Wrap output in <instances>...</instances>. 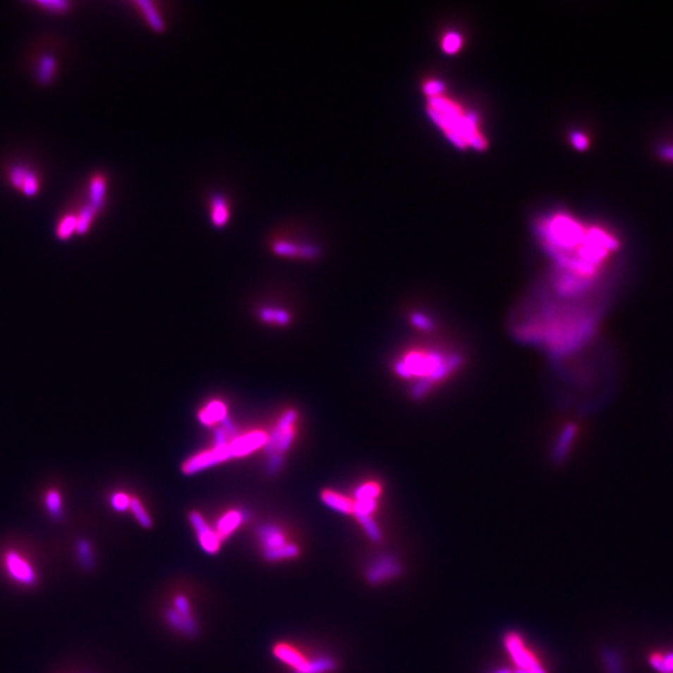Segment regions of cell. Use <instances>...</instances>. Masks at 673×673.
Instances as JSON below:
<instances>
[{
  "label": "cell",
  "instance_id": "obj_1",
  "mask_svg": "<svg viewBox=\"0 0 673 673\" xmlns=\"http://www.w3.org/2000/svg\"><path fill=\"white\" fill-rule=\"evenodd\" d=\"M461 359L458 353L444 354L439 351L411 349L396 360L394 372L401 380H414L411 396L419 399L428 396L434 385L447 380L459 368Z\"/></svg>",
  "mask_w": 673,
  "mask_h": 673
},
{
  "label": "cell",
  "instance_id": "obj_2",
  "mask_svg": "<svg viewBox=\"0 0 673 673\" xmlns=\"http://www.w3.org/2000/svg\"><path fill=\"white\" fill-rule=\"evenodd\" d=\"M428 111L448 139L460 149L468 146L478 150L485 147L486 140L479 131L478 118L473 112H465L440 95L429 97Z\"/></svg>",
  "mask_w": 673,
  "mask_h": 673
},
{
  "label": "cell",
  "instance_id": "obj_3",
  "mask_svg": "<svg viewBox=\"0 0 673 673\" xmlns=\"http://www.w3.org/2000/svg\"><path fill=\"white\" fill-rule=\"evenodd\" d=\"M279 230L269 242L271 251L274 255L284 258H301L305 261L315 260L321 256L320 245L303 237L291 235L289 227H282Z\"/></svg>",
  "mask_w": 673,
  "mask_h": 673
},
{
  "label": "cell",
  "instance_id": "obj_4",
  "mask_svg": "<svg viewBox=\"0 0 673 673\" xmlns=\"http://www.w3.org/2000/svg\"><path fill=\"white\" fill-rule=\"evenodd\" d=\"M505 648L516 666L513 673H547L518 633H509L505 637Z\"/></svg>",
  "mask_w": 673,
  "mask_h": 673
},
{
  "label": "cell",
  "instance_id": "obj_5",
  "mask_svg": "<svg viewBox=\"0 0 673 673\" xmlns=\"http://www.w3.org/2000/svg\"><path fill=\"white\" fill-rule=\"evenodd\" d=\"M3 566L13 581L23 586H34L37 581V571L32 564L16 551H6L3 556Z\"/></svg>",
  "mask_w": 673,
  "mask_h": 673
},
{
  "label": "cell",
  "instance_id": "obj_6",
  "mask_svg": "<svg viewBox=\"0 0 673 673\" xmlns=\"http://www.w3.org/2000/svg\"><path fill=\"white\" fill-rule=\"evenodd\" d=\"M231 459L230 448L226 447H214L211 450H205L198 454L193 455L183 463L182 471L186 475H193L207 468H212L214 465L224 463Z\"/></svg>",
  "mask_w": 673,
  "mask_h": 673
},
{
  "label": "cell",
  "instance_id": "obj_7",
  "mask_svg": "<svg viewBox=\"0 0 673 673\" xmlns=\"http://www.w3.org/2000/svg\"><path fill=\"white\" fill-rule=\"evenodd\" d=\"M232 201L230 196L216 191L207 198V214L210 224L216 230H224L232 221Z\"/></svg>",
  "mask_w": 673,
  "mask_h": 673
},
{
  "label": "cell",
  "instance_id": "obj_8",
  "mask_svg": "<svg viewBox=\"0 0 673 673\" xmlns=\"http://www.w3.org/2000/svg\"><path fill=\"white\" fill-rule=\"evenodd\" d=\"M190 523L198 536V545L203 552L209 555H214L219 552L222 545V540L219 538L214 528L210 526L201 514L193 511L190 514Z\"/></svg>",
  "mask_w": 673,
  "mask_h": 673
},
{
  "label": "cell",
  "instance_id": "obj_9",
  "mask_svg": "<svg viewBox=\"0 0 673 673\" xmlns=\"http://www.w3.org/2000/svg\"><path fill=\"white\" fill-rule=\"evenodd\" d=\"M134 6H136L141 18L144 19L145 24L150 28V30L160 35L169 30L170 27L169 18L166 16L165 8L162 3L140 0V1H135Z\"/></svg>",
  "mask_w": 673,
  "mask_h": 673
},
{
  "label": "cell",
  "instance_id": "obj_10",
  "mask_svg": "<svg viewBox=\"0 0 673 673\" xmlns=\"http://www.w3.org/2000/svg\"><path fill=\"white\" fill-rule=\"evenodd\" d=\"M267 442L268 434L262 430H253L250 433L236 437L229 444L231 459L243 458L246 455L251 454L253 451H256L257 449L266 447Z\"/></svg>",
  "mask_w": 673,
  "mask_h": 673
},
{
  "label": "cell",
  "instance_id": "obj_11",
  "mask_svg": "<svg viewBox=\"0 0 673 673\" xmlns=\"http://www.w3.org/2000/svg\"><path fill=\"white\" fill-rule=\"evenodd\" d=\"M401 566L396 557L383 555L377 557L367 569V578L370 583H383L401 575Z\"/></svg>",
  "mask_w": 673,
  "mask_h": 673
},
{
  "label": "cell",
  "instance_id": "obj_12",
  "mask_svg": "<svg viewBox=\"0 0 673 673\" xmlns=\"http://www.w3.org/2000/svg\"><path fill=\"white\" fill-rule=\"evenodd\" d=\"M251 519V513L247 511L245 509H234L224 513L221 518L217 520L214 530L217 531L221 540L229 539L231 535L235 533L236 530L242 526L243 523H247Z\"/></svg>",
  "mask_w": 673,
  "mask_h": 673
},
{
  "label": "cell",
  "instance_id": "obj_13",
  "mask_svg": "<svg viewBox=\"0 0 673 673\" xmlns=\"http://www.w3.org/2000/svg\"><path fill=\"white\" fill-rule=\"evenodd\" d=\"M258 539L262 546V552L276 550L287 544L286 535L282 529L274 523H263L258 528Z\"/></svg>",
  "mask_w": 673,
  "mask_h": 673
},
{
  "label": "cell",
  "instance_id": "obj_14",
  "mask_svg": "<svg viewBox=\"0 0 673 673\" xmlns=\"http://www.w3.org/2000/svg\"><path fill=\"white\" fill-rule=\"evenodd\" d=\"M273 655L278 661L292 668L293 673L301 672L308 663V658H305L297 648L287 643H278L273 647Z\"/></svg>",
  "mask_w": 673,
  "mask_h": 673
},
{
  "label": "cell",
  "instance_id": "obj_15",
  "mask_svg": "<svg viewBox=\"0 0 673 673\" xmlns=\"http://www.w3.org/2000/svg\"><path fill=\"white\" fill-rule=\"evenodd\" d=\"M165 619L172 629L180 631L185 635L195 636L198 633V624H196V621L193 616L186 617V616L178 614L174 609H167L165 611Z\"/></svg>",
  "mask_w": 673,
  "mask_h": 673
},
{
  "label": "cell",
  "instance_id": "obj_16",
  "mask_svg": "<svg viewBox=\"0 0 673 673\" xmlns=\"http://www.w3.org/2000/svg\"><path fill=\"white\" fill-rule=\"evenodd\" d=\"M227 416V408L222 401H210L207 406L198 413V420L206 427H212L216 423H221Z\"/></svg>",
  "mask_w": 673,
  "mask_h": 673
},
{
  "label": "cell",
  "instance_id": "obj_17",
  "mask_svg": "<svg viewBox=\"0 0 673 673\" xmlns=\"http://www.w3.org/2000/svg\"><path fill=\"white\" fill-rule=\"evenodd\" d=\"M107 178L102 175H97L91 178L90 191H89V198H90V205L92 209L97 210L100 212L105 202H107Z\"/></svg>",
  "mask_w": 673,
  "mask_h": 673
},
{
  "label": "cell",
  "instance_id": "obj_18",
  "mask_svg": "<svg viewBox=\"0 0 673 673\" xmlns=\"http://www.w3.org/2000/svg\"><path fill=\"white\" fill-rule=\"evenodd\" d=\"M322 502L328 507V508L334 510L336 513L353 514V500L349 497H344L339 492H333V490H326L322 492Z\"/></svg>",
  "mask_w": 673,
  "mask_h": 673
},
{
  "label": "cell",
  "instance_id": "obj_19",
  "mask_svg": "<svg viewBox=\"0 0 673 673\" xmlns=\"http://www.w3.org/2000/svg\"><path fill=\"white\" fill-rule=\"evenodd\" d=\"M647 660L653 671L657 673H673V648L651 652Z\"/></svg>",
  "mask_w": 673,
  "mask_h": 673
},
{
  "label": "cell",
  "instance_id": "obj_20",
  "mask_svg": "<svg viewBox=\"0 0 673 673\" xmlns=\"http://www.w3.org/2000/svg\"><path fill=\"white\" fill-rule=\"evenodd\" d=\"M56 73V60L53 55H43L37 66V80L43 85H49Z\"/></svg>",
  "mask_w": 673,
  "mask_h": 673
},
{
  "label": "cell",
  "instance_id": "obj_21",
  "mask_svg": "<svg viewBox=\"0 0 673 673\" xmlns=\"http://www.w3.org/2000/svg\"><path fill=\"white\" fill-rule=\"evenodd\" d=\"M577 428L576 425H574V424L567 425V427L562 430V433L560 434V438H559V442H557L555 447L556 459L561 460L564 459V458H566L567 453H569V450L571 449V445L572 443H574V440H575Z\"/></svg>",
  "mask_w": 673,
  "mask_h": 673
},
{
  "label": "cell",
  "instance_id": "obj_22",
  "mask_svg": "<svg viewBox=\"0 0 673 673\" xmlns=\"http://www.w3.org/2000/svg\"><path fill=\"white\" fill-rule=\"evenodd\" d=\"M336 662L329 656H317L308 660V663L301 672L296 673H328L336 668Z\"/></svg>",
  "mask_w": 673,
  "mask_h": 673
},
{
  "label": "cell",
  "instance_id": "obj_23",
  "mask_svg": "<svg viewBox=\"0 0 673 673\" xmlns=\"http://www.w3.org/2000/svg\"><path fill=\"white\" fill-rule=\"evenodd\" d=\"M260 317L263 322L266 323H276L279 326H287L291 321V315L287 310L282 308H272V307H265L260 310Z\"/></svg>",
  "mask_w": 673,
  "mask_h": 673
},
{
  "label": "cell",
  "instance_id": "obj_24",
  "mask_svg": "<svg viewBox=\"0 0 673 673\" xmlns=\"http://www.w3.org/2000/svg\"><path fill=\"white\" fill-rule=\"evenodd\" d=\"M265 559L268 561H281V560H289V559H294L297 557L299 554L298 546L294 545L292 542H287L286 545L279 547V549H276V550L266 551V552H262Z\"/></svg>",
  "mask_w": 673,
  "mask_h": 673
},
{
  "label": "cell",
  "instance_id": "obj_25",
  "mask_svg": "<svg viewBox=\"0 0 673 673\" xmlns=\"http://www.w3.org/2000/svg\"><path fill=\"white\" fill-rule=\"evenodd\" d=\"M380 497V484L374 481L364 483L354 492V500H378Z\"/></svg>",
  "mask_w": 673,
  "mask_h": 673
},
{
  "label": "cell",
  "instance_id": "obj_26",
  "mask_svg": "<svg viewBox=\"0 0 673 673\" xmlns=\"http://www.w3.org/2000/svg\"><path fill=\"white\" fill-rule=\"evenodd\" d=\"M99 214L97 210L92 209L90 205H86L83 209H81L80 214L79 216H76L78 219V227H76V232L80 234V235H84L87 231L90 230L91 224L94 219L97 217V214Z\"/></svg>",
  "mask_w": 673,
  "mask_h": 673
},
{
  "label": "cell",
  "instance_id": "obj_27",
  "mask_svg": "<svg viewBox=\"0 0 673 673\" xmlns=\"http://www.w3.org/2000/svg\"><path fill=\"white\" fill-rule=\"evenodd\" d=\"M602 660H604L605 668L607 673H625L624 669V663L621 660L620 655L614 650H606L602 653Z\"/></svg>",
  "mask_w": 673,
  "mask_h": 673
},
{
  "label": "cell",
  "instance_id": "obj_28",
  "mask_svg": "<svg viewBox=\"0 0 673 673\" xmlns=\"http://www.w3.org/2000/svg\"><path fill=\"white\" fill-rule=\"evenodd\" d=\"M76 227H78V219L74 214H68L65 216L64 219L60 221L59 224H58V229H56V235L59 237L60 240H68L70 238L74 232H76Z\"/></svg>",
  "mask_w": 673,
  "mask_h": 673
},
{
  "label": "cell",
  "instance_id": "obj_29",
  "mask_svg": "<svg viewBox=\"0 0 673 673\" xmlns=\"http://www.w3.org/2000/svg\"><path fill=\"white\" fill-rule=\"evenodd\" d=\"M130 510H131V513L134 515L135 519L138 520V523H139L143 528L150 529V528L152 526V520L150 518L149 514L146 513L144 505L141 504L139 499H135V497L131 499Z\"/></svg>",
  "mask_w": 673,
  "mask_h": 673
},
{
  "label": "cell",
  "instance_id": "obj_30",
  "mask_svg": "<svg viewBox=\"0 0 673 673\" xmlns=\"http://www.w3.org/2000/svg\"><path fill=\"white\" fill-rule=\"evenodd\" d=\"M359 523L362 525L365 534L368 535L369 539L372 541H375L378 542L382 540V533H380V526L378 523L374 521V519L372 516H360V518H357Z\"/></svg>",
  "mask_w": 673,
  "mask_h": 673
},
{
  "label": "cell",
  "instance_id": "obj_31",
  "mask_svg": "<svg viewBox=\"0 0 673 673\" xmlns=\"http://www.w3.org/2000/svg\"><path fill=\"white\" fill-rule=\"evenodd\" d=\"M411 322L413 326L418 329H420V331L429 332L434 329L433 320L425 313H422V312H414L411 315Z\"/></svg>",
  "mask_w": 673,
  "mask_h": 673
},
{
  "label": "cell",
  "instance_id": "obj_32",
  "mask_svg": "<svg viewBox=\"0 0 673 673\" xmlns=\"http://www.w3.org/2000/svg\"><path fill=\"white\" fill-rule=\"evenodd\" d=\"M47 508L53 516H59L61 513V495L56 490H50L45 497Z\"/></svg>",
  "mask_w": 673,
  "mask_h": 673
},
{
  "label": "cell",
  "instance_id": "obj_33",
  "mask_svg": "<svg viewBox=\"0 0 673 673\" xmlns=\"http://www.w3.org/2000/svg\"><path fill=\"white\" fill-rule=\"evenodd\" d=\"M37 6H42L45 11L53 14H61L68 11L70 4L64 0H48V1H37Z\"/></svg>",
  "mask_w": 673,
  "mask_h": 673
},
{
  "label": "cell",
  "instance_id": "obj_34",
  "mask_svg": "<svg viewBox=\"0 0 673 673\" xmlns=\"http://www.w3.org/2000/svg\"><path fill=\"white\" fill-rule=\"evenodd\" d=\"M131 499H133V497H128L125 492H116V494H114L111 499H110V504H111L114 510L123 513V511H126V510H130Z\"/></svg>",
  "mask_w": 673,
  "mask_h": 673
},
{
  "label": "cell",
  "instance_id": "obj_35",
  "mask_svg": "<svg viewBox=\"0 0 673 673\" xmlns=\"http://www.w3.org/2000/svg\"><path fill=\"white\" fill-rule=\"evenodd\" d=\"M23 193L27 195V196H35L37 191H39V180H37V175L34 172L30 171L28 172L27 176L24 178V182L22 185Z\"/></svg>",
  "mask_w": 673,
  "mask_h": 673
},
{
  "label": "cell",
  "instance_id": "obj_36",
  "mask_svg": "<svg viewBox=\"0 0 673 673\" xmlns=\"http://www.w3.org/2000/svg\"><path fill=\"white\" fill-rule=\"evenodd\" d=\"M29 172V169H27L25 166L18 165L16 167H13L11 171V182L13 186L20 190L22 188L23 182H24V178L28 175Z\"/></svg>",
  "mask_w": 673,
  "mask_h": 673
},
{
  "label": "cell",
  "instance_id": "obj_37",
  "mask_svg": "<svg viewBox=\"0 0 673 673\" xmlns=\"http://www.w3.org/2000/svg\"><path fill=\"white\" fill-rule=\"evenodd\" d=\"M460 45H461V37L456 32H449L447 37H444L443 49L447 53H455L456 50H459Z\"/></svg>",
  "mask_w": 673,
  "mask_h": 673
},
{
  "label": "cell",
  "instance_id": "obj_38",
  "mask_svg": "<svg viewBox=\"0 0 673 673\" xmlns=\"http://www.w3.org/2000/svg\"><path fill=\"white\" fill-rule=\"evenodd\" d=\"M174 610L178 612V614H182V616H193L191 614V606H190V602L183 595H177L175 600H174Z\"/></svg>",
  "mask_w": 673,
  "mask_h": 673
},
{
  "label": "cell",
  "instance_id": "obj_39",
  "mask_svg": "<svg viewBox=\"0 0 673 673\" xmlns=\"http://www.w3.org/2000/svg\"><path fill=\"white\" fill-rule=\"evenodd\" d=\"M78 550H79V554H80L83 565L85 567H92L94 557H92V551H91L90 544H89L87 541H80Z\"/></svg>",
  "mask_w": 673,
  "mask_h": 673
},
{
  "label": "cell",
  "instance_id": "obj_40",
  "mask_svg": "<svg viewBox=\"0 0 673 673\" xmlns=\"http://www.w3.org/2000/svg\"><path fill=\"white\" fill-rule=\"evenodd\" d=\"M282 464H284V458H282V454H272L271 455V459L268 461V473L273 475L279 471V469L282 468Z\"/></svg>",
  "mask_w": 673,
  "mask_h": 673
},
{
  "label": "cell",
  "instance_id": "obj_41",
  "mask_svg": "<svg viewBox=\"0 0 673 673\" xmlns=\"http://www.w3.org/2000/svg\"><path fill=\"white\" fill-rule=\"evenodd\" d=\"M571 143L577 150H581V151H583V150L588 149V140L583 133H578V131L574 133V134L571 135Z\"/></svg>",
  "mask_w": 673,
  "mask_h": 673
},
{
  "label": "cell",
  "instance_id": "obj_42",
  "mask_svg": "<svg viewBox=\"0 0 673 673\" xmlns=\"http://www.w3.org/2000/svg\"><path fill=\"white\" fill-rule=\"evenodd\" d=\"M229 438H230V435L226 433L222 428H219V429H217V430L214 432V447H226V445H229V444H230Z\"/></svg>",
  "mask_w": 673,
  "mask_h": 673
},
{
  "label": "cell",
  "instance_id": "obj_43",
  "mask_svg": "<svg viewBox=\"0 0 673 673\" xmlns=\"http://www.w3.org/2000/svg\"><path fill=\"white\" fill-rule=\"evenodd\" d=\"M658 155L665 160L673 161V145H662L658 147Z\"/></svg>",
  "mask_w": 673,
  "mask_h": 673
},
{
  "label": "cell",
  "instance_id": "obj_44",
  "mask_svg": "<svg viewBox=\"0 0 673 673\" xmlns=\"http://www.w3.org/2000/svg\"><path fill=\"white\" fill-rule=\"evenodd\" d=\"M492 673H513V672H511L510 669H508V668H500V669H497L495 672H492Z\"/></svg>",
  "mask_w": 673,
  "mask_h": 673
}]
</instances>
